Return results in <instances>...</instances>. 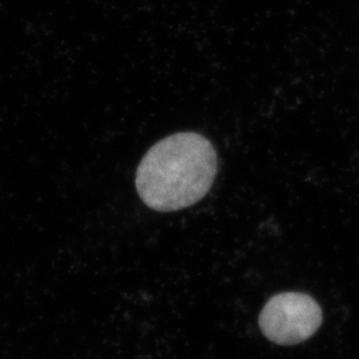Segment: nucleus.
<instances>
[{"label": "nucleus", "mask_w": 359, "mask_h": 359, "mask_svg": "<svg viewBox=\"0 0 359 359\" xmlns=\"http://www.w3.org/2000/svg\"><path fill=\"white\" fill-rule=\"evenodd\" d=\"M217 174V154L203 135L181 132L156 142L142 158L135 187L153 210L190 207L210 190Z\"/></svg>", "instance_id": "nucleus-1"}, {"label": "nucleus", "mask_w": 359, "mask_h": 359, "mask_svg": "<svg viewBox=\"0 0 359 359\" xmlns=\"http://www.w3.org/2000/svg\"><path fill=\"white\" fill-rule=\"evenodd\" d=\"M322 323L321 307L307 294L287 292L267 301L259 327L271 342L295 346L311 339Z\"/></svg>", "instance_id": "nucleus-2"}]
</instances>
